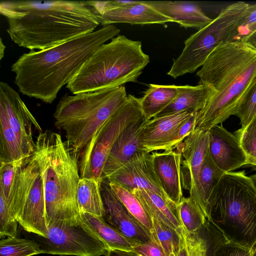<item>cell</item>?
Segmentation results:
<instances>
[{"instance_id":"5","label":"cell","mask_w":256,"mask_h":256,"mask_svg":"<svg viewBox=\"0 0 256 256\" xmlns=\"http://www.w3.org/2000/svg\"><path fill=\"white\" fill-rule=\"evenodd\" d=\"M149 62L140 41L118 35L93 53L66 87L76 94L135 82Z\"/></svg>"},{"instance_id":"10","label":"cell","mask_w":256,"mask_h":256,"mask_svg":"<svg viewBox=\"0 0 256 256\" xmlns=\"http://www.w3.org/2000/svg\"><path fill=\"white\" fill-rule=\"evenodd\" d=\"M46 236L40 237L42 254L76 256H106L108 247L80 224L57 222L48 226Z\"/></svg>"},{"instance_id":"14","label":"cell","mask_w":256,"mask_h":256,"mask_svg":"<svg viewBox=\"0 0 256 256\" xmlns=\"http://www.w3.org/2000/svg\"><path fill=\"white\" fill-rule=\"evenodd\" d=\"M106 180L114 182L130 192L134 188L143 189L170 200L156 174L150 153L144 152L136 154Z\"/></svg>"},{"instance_id":"9","label":"cell","mask_w":256,"mask_h":256,"mask_svg":"<svg viewBox=\"0 0 256 256\" xmlns=\"http://www.w3.org/2000/svg\"><path fill=\"white\" fill-rule=\"evenodd\" d=\"M143 115L140 98L128 94L124 104L98 130L80 152L78 165L80 178L103 181V169L115 142L132 122Z\"/></svg>"},{"instance_id":"19","label":"cell","mask_w":256,"mask_h":256,"mask_svg":"<svg viewBox=\"0 0 256 256\" xmlns=\"http://www.w3.org/2000/svg\"><path fill=\"white\" fill-rule=\"evenodd\" d=\"M92 11L103 26L116 23L143 26L173 22L144 1L124 7Z\"/></svg>"},{"instance_id":"41","label":"cell","mask_w":256,"mask_h":256,"mask_svg":"<svg viewBox=\"0 0 256 256\" xmlns=\"http://www.w3.org/2000/svg\"><path fill=\"white\" fill-rule=\"evenodd\" d=\"M132 251L140 256H166L162 249L152 236L148 242L136 244Z\"/></svg>"},{"instance_id":"17","label":"cell","mask_w":256,"mask_h":256,"mask_svg":"<svg viewBox=\"0 0 256 256\" xmlns=\"http://www.w3.org/2000/svg\"><path fill=\"white\" fill-rule=\"evenodd\" d=\"M150 154L154 171L164 191L178 206L183 197L182 156L180 146L172 150Z\"/></svg>"},{"instance_id":"33","label":"cell","mask_w":256,"mask_h":256,"mask_svg":"<svg viewBox=\"0 0 256 256\" xmlns=\"http://www.w3.org/2000/svg\"><path fill=\"white\" fill-rule=\"evenodd\" d=\"M178 208L182 226L186 231L194 232L203 228L206 218L192 200L183 196Z\"/></svg>"},{"instance_id":"34","label":"cell","mask_w":256,"mask_h":256,"mask_svg":"<svg viewBox=\"0 0 256 256\" xmlns=\"http://www.w3.org/2000/svg\"><path fill=\"white\" fill-rule=\"evenodd\" d=\"M42 254L36 242L16 236H8L0 240V256H32Z\"/></svg>"},{"instance_id":"8","label":"cell","mask_w":256,"mask_h":256,"mask_svg":"<svg viewBox=\"0 0 256 256\" xmlns=\"http://www.w3.org/2000/svg\"><path fill=\"white\" fill-rule=\"evenodd\" d=\"M248 5L238 2L228 6L210 24L187 38L182 53L174 60L167 74L176 78L192 73L202 67L219 46L236 42L238 26Z\"/></svg>"},{"instance_id":"21","label":"cell","mask_w":256,"mask_h":256,"mask_svg":"<svg viewBox=\"0 0 256 256\" xmlns=\"http://www.w3.org/2000/svg\"><path fill=\"white\" fill-rule=\"evenodd\" d=\"M144 2L185 28H195L198 30L212 20L198 6L192 2L170 0Z\"/></svg>"},{"instance_id":"7","label":"cell","mask_w":256,"mask_h":256,"mask_svg":"<svg viewBox=\"0 0 256 256\" xmlns=\"http://www.w3.org/2000/svg\"><path fill=\"white\" fill-rule=\"evenodd\" d=\"M127 97L124 86L72 96L65 94L54 114L55 126L64 132L66 142L78 154L124 104Z\"/></svg>"},{"instance_id":"23","label":"cell","mask_w":256,"mask_h":256,"mask_svg":"<svg viewBox=\"0 0 256 256\" xmlns=\"http://www.w3.org/2000/svg\"><path fill=\"white\" fill-rule=\"evenodd\" d=\"M215 93L216 90L206 84H200L196 86H180V92L175 99L155 117L182 111L198 112L204 107Z\"/></svg>"},{"instance_id":"4","label":"cell","mask_w":256,"mask_h":256,"mask_svg":"<svg viewBox=\"0 0 256 256\" xmlns=\"http://www.w3.org/2000/svg\"><path fill=\"white\" fill-rule=\"evenodd\" d=\"M33 154L43 182L47 226L57 222L80 224L78 154L60 134L46 130L38 135Z\"/></svg>"},{"instance_id":"1","label":"cell","mask_w":256,"mask_h":256,"mask_svg":"<svg viewBox=\"0 0 256 256\" xmlns=\"http://www.w3.org/2000/svg\"><path fill=\"white\" fill-rule=\"evenodd\" d=\"M0 13L6 19L11 40L30 50L54 46L100 24L85 1H1Z\"/></svg>"},{"instance_id":"24","label":"cell","mask_w":256,"mask_h":256,"mask_svg":"<svg viewBox=\"0 0 256 256\" xmlns=\"http://www.w3.org/2000/svg\"><path fill=\"white\" fill-rule=\"evenodd\" d=\"M80 219L82 226L106 244L109 249L132 251L133 247L138 244L108 224L102 216L81 212Z\"/></svg>"},{"instance_id":"30","label":"cell","mask_w":256,"mask_h":256,"mask_svg":"<svg viewBox=\"0 0 256 256\" xmlns=\"http://www.w3.org/2000/svg\"><path fill=\"white\" fill-rule=\"evenodd\" d=\"M25 158L6 114L0 106V162H17Z\"/></svg>"},{"instance_id":"37","label":"cell","mask_w":256,"mask_h":256,"mask_svg":"<svg viewBox=\"0 0 256 256\" xmlns=\"http://www.w3.org/2000/svg\"><path fill=\"white\" fill-rule=\"evenodd\" d=\"M180 232L185 242L188 256H208V241L202 230L189 232L182 226Z\"/></svg>"},{"instance_id":"13","label":"cell","mask_w":256,"mask_h":256,"mask_svg":"<svg viewBox=\"0 0 256 256\" xmlns=\"http://www.w3.org/2000/svg\"><path fill=\"white\" fill-rule=\"evenodd\" d=\"M104 220L125 236L137 244L150 240V232L126 208L110 188L106 180L100 184Z\"/></svg>"},{"instance_id":"40","label":"cell","mask_w":256,"mask_h":256,"mask_svg":"<svg viewBox=\"0 0 256 256\" xmlns=\"http://www.w3.org/2000/svg\"><path fill=\"white\" fill-rule=\"evenodd\" d=\"M256 30V4H249L238 26L236 42H243Z\"/></svg>"},{"instance_id":"2","label":"cell","mask_w":256,"mask_h":256,"mask_svg":"<svg viewBox=\"0 0 256 256\" xmlns=\"http://www.w3.org/2000/svg\"><path fill=\"white\" fill-rule=\"evenodd\" d=\"M120 32L114 24L106 26L54 46L24 53L11 66L18 91L52 103L93 53Z\"/></svg>"},{"instance_id":"20","label":"cell","mask_w":256,"mask_h":256,"mask_svg":"<svg viewBox=\"0 0 256 256\" xmlns=\"http://www.w3.org/2000/svg\"><path fill=\"white\" fill-rule=\"evenodd\" d=\"M193 113L182 111L148 120L142 126L139 136L143 150L150 153L162 150L164 145L176 130Z\"/></svg>"},{"instance_id":"11","label":"cell","mask_w":256,"mask_h":256,"mask_svg":"<svg viewBox=\"0 0 256 256\" xmlns=\"http://www.w3.org/2000/svg\"><path fill=\"white\" fill-rule=\"evenodd\" d=\"M22 168L24 181V205L18 221L28 232L46 236L45 196L39 165L33 154L23 158Z\"/></svg>"},{"instance_id":"46","label":"cell","mask_w":256,"mask_h":256,"mask_svg":"<svg viewBox=\"0 0 256 256\" xmlns=\"http://www.w3.org/2000/svg\"><path fill=\"white\" fill-rule=\"evenodd\" d=\"M252 256H256V246L251 250Z\"/></svg>"},{"instance_id":"28","label":"cell","mask_w":256,"mask_h":256,"mask_svg":"<svg viewBox=\"0 0 256 256\" xmlns=\"http://www.w3.org/2000/svg\"><path fill=\"white\" fill-rule=\"evenodd\" d=\"M100 184L94 178H80L77 190V202L80 213L86 212L103 216L104 206Z\"/></svg>"},{"instance_id":"38","label":"cell","mask_w":256,"mask_h":256,"mask_svg":"<svg viewBox=\"0 0 256 256\" xmlns=\"http://www.w3.org/2000/svg\"><path fill=\"white\" fill-rule=\"evenodd\" d=\"M18 222L0 194V238L16 236Z\"/></svg>"},{"instance_id":"12","label":"cell","mask_w":256,"mask_h":256,"mask_svg":"<svg viewBox=\"0 0 256 256\" xmlns=\"http://www.w3.org/2000/svg\"><path fill=\"white\" fill-rule=\"evenodd\" d=\"M0 106L4 110L25 157L34 150V132H42L19 94L7 83L0 82Z\"/></svg>"},{"instance_id":"18","label":"cell","mask_w":256,"mask_h":256,"mask_svg":"<svg viewBox=\"0 0 256 256\" xmlns=\"http://www.w3.org/2000/svg\"><path fill=\"white\" fill-rule=\"evenodd\" d=\"M148 120L142 116L130 124L122 132L114 144L104 164L103 180L117 171L136 154L144 152L139 136L141 129Z\"/></svg>"},{"instance_id":"16","label":"cell","mask_w":256,"mask_h":256,"mask_svg":"<svg viewBox=\"0 0 256 256\" xmlns=\"http://www.w3.org/2000/svg\"><path fill=\"white\" fill-rule=\"evenodd\" d=\"M208 150L216 166L224 172L248 164L246 155L236 136L222 126L208 130Z\"/></svg>"},{"instance_id":"26","label":"cell","mask_w":256,"mask_h":256,"mask_svg":"<svg viewBox=\"0 0 256 256\" xmlns=\"http://www.w3.org/2000/svg\"><path fill=\"white\" fill-rule=\"evenodd\" d=\"M179 92L180 86L150 84L140 98L144 116L147 120L156 116L171 104Z\"/></svg>"},{"instance_id":"43","label":"cell","mask_w":256,"mask_h":256,"mask_svg":"<svg viewBox=\"0 0 256 256\" xmlns=\"http://www.w3.org/2000/svg\"><path fill=\"white\" fill-rule=\"evenodd\" d=\"M242 42L256 50V30L246 38Z\"/></svg>"},{"instance_id":"32","label":"cell","mask_w":256,"mask_h":256,"mask_svg":"<svg viewBox=\"0 0 256 256\" xmlns=\"http://www.w3.org/2000/svg\"><path fill=\"white\" fill-rule=\"evenodd\" d=\"M108 182L112 190L128 211L151 232L152 218L139 199L132 192L120 185L112 182Z\"/></svg>"},{"instance_id":"15","label":"cell","mask_w":256,"mask_h":256,"mask_svg":"<svg viewBox=\"0 0 256 256\" xmlns=\"http://www.w3.org/2000/svg\"><path fill=\"white\" fill-rule=\"evenodd\" d=\"M208 130L192 131L178 145L182 162V185L184 179L188 180L186 189L190 196L200 207V174L204 158L208 150Z\"/></svg>"},{"instance_id":"45","label":"cell","mask_w":256,"mask_h":256,"mask_svg":"<svg viewBox=\"0 0 256 256\" xmlns=\"http://www.w3.org/2000/svg\"><path fill=\"white\" fill-rule=\"evenodd\" d=\"M6 46L2 42V38H0V60H2L4 56V50Z\"/></svg>"},{"instance_id":"39","label":"cell","mask_w":256,"mask_h":256,"mask_svg":"<svg viewBox=\"0 0 256 256\" xmlns=\"http://www.w3.org/2000/svg\"><path fill=\"white\" fill-rule=\"evenodd\" d=\"M196 114L197 112L193 113L176 130L164 145L162 150H174L184 142L194 130Z\"/></svg>"},{"instance_id":"27","label":"cell","mask_w":256,"mask_h":256,"mask_svg":"<svg viewBox=\"0 0 256 256\" xmlns=\"http://www.w3.org/2000/svg\"><path fill=\"white\" fill-rule=\"evenodd\" d=\"M208 244V256H252L251 250L231 240L208 220L203 228Z\"/></svg>"},{"instance_id":"6","label":"cell","mask_w":256,"mask_h":256,"mask_svg":"<svg viewBox=\"0 0 256 256\" xmlns=\"http://www.w3.org/2000/svg\"><path fill=\"white\" fill-rule=\"evenodd\" d=\"M206 219L234 242L250 250L256 246V186L244 171L223 175L210 198Z\"/></svg>"},{"instance_id":"3","label":"cell","mask_w":256,"mask_h":256,"mask_svg":"<svg viewBox=\"0 0 256 256\" xmlns=\"http://www.w3.org/2000/svg\"><path fill=\"white\" fill-rule=\"evenodd\" d=\"M256 74V50L242 42L223 44L196 72L200 84L216 93L197 112L194 130H208L234 115L246 88Z\"/></svg>"},{"instance_id":"31","label":"cell","mask_w":256,"mask_h":256,"mask_svg":"<svg viewBox=\"0 0 256 256\" xmlns=\"http://www.w3.org/2000/svg\"><path fill=\"white\" fill-rule=\"evenodd\" d=\"M152 237L166 256H176L182 240L180 230H176L155 218H152Z\"/></svg>"},{"instance_id":"22","label":"cell","mask_w":256,"mask_h":256,"mask_svg":"<svg viewBox=\"0 0 256 256\" xmlns=\"http://www.w3.org/2000/svg\"><path fill=\"white\" fill-rule=\"evenodd\" d=\"M22 160L10 163L0 162V194L18 222L22 216L24 205Z\"/></svg>"},{"instance_id":"47","label":"cell","mask_w":256,"mask_h":256,"mask_svg":"<svg viewBox=\"0 0 256 256\" xmlns=\"http://www.w3.org/2000/svg\"><path fill=\"white\" fill-rule=\"evenodd\" d=\"M250 178H252V180L254 184H255L256 186V174H254L252 176H250Z\"/></svg>"},{"instance_id":"29","label":"cell","mask_w":256,"mask_h":256,"mask_svg":"<svg viewBox=\"0 0 256 256\" xmlns=\"http://www.w3.org/2000/svg\"><path fill=\"white\" fill-rule=\"evenodd\" d=\"M225 173L214 162L208 150L200 174V208L206 218L210 196Z\"/></svg>"},{"instance_id":"35","label":"cell","mask_w":256,"mask_h":256,"mask_svg":"<svg viewBox=\"0 0 256 256\" xmlns=\"http://www.w3.org/2000/svg\"><path fill=\"white\" fill-rule=\"evenodd\" d=\"M256 114V74L252 80L242 96L234 113L240 120L245 128Z\"/></svg>"},{"instance_id":"36","label":"cell","mask_w":256,"mask_h":256,"mask_svg":"<svg viewBox=\"0 0 256 256\" xmlns=\"http://www.w3.org/2000/svg\"><path fill=\"white\" fill-rule=\"evenodd\" d=\"M235 134L246 155L248 164L256 166V114L245 128L238 130Z\"/></svg>"},{"instance_id":"44","label":"cell","mask_w":256,"mask_h":256,"mask_svg":"<svg viewBox=\"0 0 256 256\" xmlns=\"http://www.w3.org/2000/svg\"><path fill=\"white\" fill-rule=\"evenodd\" d=\"M180 236L182 238L180 250L176 256H188V252L186 246L185 242L181 234Z\"/></svg>"},{"instance_id":"25","label":"cell","mask_w":256,"mask_h":256,"mask_svg":"<svg viewBox=\"0 0 256 256\" xmlns=\"http://www.w3.org/2000/svg\"><path fill=\"white\" fill-rule=\"evenodd\" d=\"M140 201L152 218H155L168 226L179 230L182 224L178 206L152 192L134 188L131 191Z\"/></svg>"},{"instance_id":"42","label":"cell","mask_w":256,"mask_h":256,"mask_svg":"<svg viewBox=\"0 0 256 256\" xmlns=\"http://www.w3.org/2000/svg\"><path fill=\"white\" fill-rule=\"evenodd\" d=\"M106 256H140L132 251H126L116 250H108Z\"/></svg>"}]
</instances>
